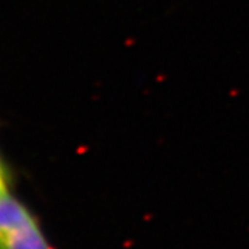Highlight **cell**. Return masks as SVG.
Here are the masks:
<instances>
[{
	"label": "cell",
	"instance_id": "1",
	"mask_svg": "<svg viewBox=\"0 0 249 249\" xmlns=\"http://www.w3.org/2000/svg\"><path fill=\"white\" fill-rule=\"evenodd\" d=\"M0 249H55L39 216L14 193L0 196Z\"/></svg>",
	"mask_w": 249,
	"mask_h": 249
},
{
	"label": "cell",
	"instance_id": "2",
	"mask_svg": "<svg viewBox=\"0 0 249 249\" xmlns=\"http://www.w3.org/2000/svg\"><path fill=\"white\" fill-rule=\"evenodd\" d=\"M14 183H16L14 172L11 169L9 162L0 154V196L13 193Z\"/></svg>",
	"mask_w": 249,
	"mask_h": 249
}]
</instances>
